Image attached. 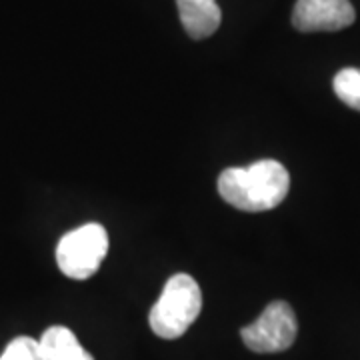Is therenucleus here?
Instances as JSON below:
<instances>
[{
  "label": "nucleus",
  "instance_id": "1",
  "mask_svg": "<svg viewBox=\"0 0 360 360\" xmlns=\"http://www.w3.org/2000/svg\"><path fill=\"white\" fill-rule=\"evenodd\" d=\"M290 188L288 170L278 160H258L250 167L222 170L219 193L229 202L245 212H264L283 202Z\"/></svg>",
  "mask_w": 360,
  "mask_h": 360
},
{
  "label": "nucleus",
  "instance_id": "2",
  "mask_svg": "<svg viewBox=\"0 0 360 360\" xmlns=\"http://www.w3.org/2000/svg\"><path fill=\"white\" fill-rule=\"evenodd\" d=\"M202 310L200 286L191 274L170 276L148 314L153 333L160 338L174 340L184 335Z\"/></svg>",
  "mask_w": 360,
  "mask_h": 360
},
{
  "label": "nucleus",
  "instance_id": "3",
  "mask_svg": "<svg viewBox=\"0 0 360 360\" xmlns=\"http://www.w3.org/2000/svg\"><path fill=\"white\" fill-rule=\"evenodd\" d=\"M108 252V232L98 222L82 224L66 232L56 246V262L72 281H86L96 274Z\"/></svg>",
  "mask_w": 360,
  "mask_h": 360
},
{
  "label": "nucleus",
  "instance_id": "4",
  "mask_svg": "<svg viewBox=\"0 0 360 360\" xmlns=\"http://www.w3.org/2000/svg\"><path fill=\"white\" fill-rule=\"evenodd\" d=\"M298 335L295 310L288 302L274 300L252 324L240 330L243 342L258 354H274L292 347Z\"/></svg>",
  "mask_w": 360,
  "mask_h": 360
},
{
  "label": "nucleus",
  "instance_id": "5",
  "mask_svg": "<svg viewBox=\"0 0 360 360\" xmlns=\"http://www.w3.org/2000/svg\"><path fill=\"white\" fill-rule=\"evenodd\" d=\"M354 18V6L348 0H296L292 11V25L300 32H336Z\"/></svg>",
  "mask_w": 360,
  "mask_h": 360
},
{
  "label": "nucleus",
  "instance_id": "6",
  "mask_svg": "<svg viewBox=\"0 0 360 360\" xmlns=\"http://www.w3.org/2000/svg\"><path fill=\"white\" fill-rule=\"evenodd\" d=\"M180 22L194 40L208 39L219 30L222 14L217 0H176Z\"/></svg>",
  "mask_w": 360,
  "mask_h": 360
},
{
  "label": "nucleus",
  "instance_id": "7",
  "mask_svg": "<svg viewBox=\"0 0 360 360\" xmlns=\"http://www.w3.org/2000/svg\"><path fill=\"white\" fill-rule=\"evenodd\" d=\"M40 360H94L66 326H51L39 340Z\"/></svg>",
  "mask_w": 360,
  "mask_h": 360
},
{
  "label": "nucleus",
  "instance_id": "8",
  "mask_svg": "<svg viewBox=\"0 0 360 360\" xmlns=\"http://www.w3.org/2000/svg\"><path fill=\"white\" fill-rule=\"evenodd\" d=\"M333 89L342 103L360 112V68H342L336 72Z\"/></svg>",
  "mask_w": 360,
  "mask_h": 360
},
{
  "label": "nucleus",
  "instance_id": "9",
  "mask_svg": "<svg viewBox=\"0 0 360 360\" xmlns=\"http://www.w3.org/2000/svg\"><path fill=\"white\" fill-rule=\"evenodd\" d=\"M0 360H40L39 340L30 336H16L4 348Z\"/></svg>",
  "mask_w": 360,
  "mask_h": 360
}]
</instances>
